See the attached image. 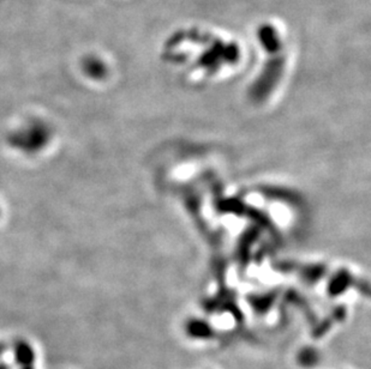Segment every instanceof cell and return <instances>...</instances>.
I'll return each mask as SVG.
<instances>
[{
	"mask_svg": "<svg viewBox=\"0 0 371 369\" xmlns=\"http://www.w3.org/2000/svg\"><path fill=\"white\" fill-rule=\"evenodd\" d=\"M319 361V353L314 348H304L298 354L299 365H302L303 368H315V365H317Z\"/></svg>",
	"mask_w": 371,
	"mask_h": 369,
	"instance_id": "2",
	"label": "cell"
},
{
	"mask_svg": "<svg viewBox=\"0 0 371 369\" xmlns=\"http://www.w3.org/2000/svg\"><path fill=\"white\" fill-rule=\"evenodd\" d=\"M258 39L262 44L264 49L268 52L278 53L279 49L281 47L280 37H279L276 29L271 25H263L258 29Z\"/></svg>",
	"mask_w": 371,
	"mask_h": 369,
	"instance_id": "1",
	"label": "cell"
}]
</instances>
